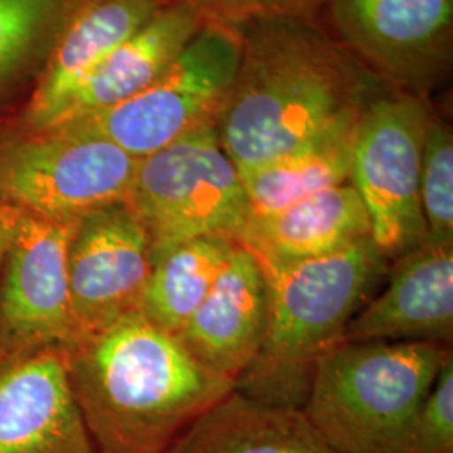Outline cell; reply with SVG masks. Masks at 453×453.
Wrapping results in <instances>:
<instances>
[{
    "label": "cell",
    "instance_id": "cell-1",
    "mask_svg": "<svg viewBox=\"0 0 453 453\" xmlns=\"http://www.w3.org/2000/svg\"><path fill=\"white\" fill-rule=\"evenodd\" d=\"M237 29L241 65L215 128L241 175L291 153L376 97L370 73L314 19H262Z\"/></svg>",
    "mask_w": 453,
    "mask_h": 453
},
{
    "label": "cell",
    "instance_id": "cell-2",
    "mask_svg": "<svg viewBox=\"0 0 453 453\" xmlns=\"http://www.w3.org/2000/svg\"><path fill=\"white\" fill-rule=\"evenodd\" d=\"M95 453H165L235 389L140 314L65 353Z\"/></svg>",
    "mask_w": 453,
    "mask_h": 453
},
{
    "label": "cell",
    "instance_id": "cell-3",
    "mask_svg": "<svg viewBox=\"0 0 453 453\" xmlns=\"http://www.w3.org/2000/svg\"><path fill=\"white\" fill-rule=\"evenodd\" d=\"M388 267L372 237L319 259L262 267L271 294L269 323L235 391L265 405L303 408L316 361L342 341Z\"/></svg>",
    "mask_w": 453,
    "mask_h": 453
},
{
    "label": "cell",
    "instance_id": "cell-4",
    "mask_svg": "<svg viewBox=\"0 0 453 453\" xmlns=\"http://www.w3.org/2000/svg\"><path fill=\"white\" fill-rule=\"evenodd\" d=\"M452 348L341 341L316 361L303 413L341 453H415L421 405Z\"/></svg>",
    "mask_w": 453,
    "mask_h": 453
},
{
    "label": "cell",
    "instance_id": "cell-5",
    "mask_svg": "<svg viewBox=\"0 0 453 453\" xmlns=\"http://www.w3.org/2000/svg\"><path fill=\"white\" fill-rule=\"evenodd\" d=\"M242 58L241 31L209 24L143 91L61 128L103 138L142 160L205 125L217 123Z\"/></svg>",
    "mask_w": 453,
    "mask_h": 453
},
{
    "label": "cell",
    "instance_id": "cell-6",
    "mask_svg": "<svg viewBox=\"0 0 453 453\" xmlns=\"http://www.w3.org/2000/svg\"><path fill=\"white\" fill-rule=\"evenodd\" d=\"M127 203L143 222L153 249L196 237L237 242L252 213L215 123L138 160Z\"/></svg>",
    "mask_w": 453,
    "mask_h": 453
},
{
    "label": "cell",
    "instance_id": "cell-7",
    "mask_svg": "<svg viewBox=\"0 0 453 453\" xmlns=\"http://www.w3.org/2000/svg\"><path fill=\"white\" fill-rule=\"evenodd\" d=\"M133 157L71 128L27 131L0 140V207L52 220L127 202Z\"/></svg>",
    "mask_w": 453,
    "mask_h": 453
},
{
    "label": "cell",
    "instance_id": "cell-8",
    "mask_svg": "<svg viewBox=\"0 0 453 453\" xmlns=\"http://www.w3.org/2000/svg\"><path fill=\"white\" fill-rule=\"evenodd\" d=\"M430 113L425 97L395 93L374 97L357 125L349 183L370 215L372 242L389 262L426 241L420 172Z\"/></svg>",
    "mask_w": 453,
    "mask_h": 453
},
{
    "label": "cell",
    "instance_id": "cell-9",
    "mask_svg": "<svg viewBox=\"0 0 453 453\" xmlns=\"http://www.w3.org/2000/svg\"><path fill=\"white\" fill-rule=\"evenodd\" d=\"M78 220V219H76ZM76 220L17 211L0 267V363L78 344L67 279Z\"/></svg>",
    "mask_w": 453,
    "mask_h": 453
},
{
    "label": "cell",
    "instance_id": "cell-10",
    "mask_svg": "<svg viewBox=\"0 0 453 453\" xmlns=\"http://www.w3.org/2000/svg\"><path fill=\"white\" fill-rule=\"evenodd\" d=\"M341 46L372 78L425 97L452 65L453 0H329Z\"/></svg>",
    "mask_w": 453,
    "mask_h": 453
},
{
    "label": "cell",
    "instance_id": "cell-11",
    "mask_svg": "<svg viewBox=\"0 0 453 453\" xmlns=\"http://www.w3.org/2000/svg\"><path fill=\"white\" fill-rule=\"evenodd\" d=\"M153 245L127 202L80 217L67 243V279L78 344L140 314Z\"/></svg>",
    "mask_w": 453,
    "mask_h": 453
},
{
    "label": "cell",
    "instance_id": "cell-12",
    "mask_svg": "<svg viewBox=\"0 0 453 453\" xmlns=\"http://www.w3.org/2000/svg\"><path fill=\"white\" fill-rule=\"evenodd\" d=\"M383 291L363 304L342 341L452 344L453 242L425 241L388 267Z\"/></svg>",
    "mask_w": 453,
    "mask_h": 453
},
{
    "label": "cell",
    "instance_id": "cell-13",
    "mask_svg": "<svg viewBox=\"0 0 453 453\" xmlns=\"http://www.w3.org/2000/svg\"><path fill=\"white\" fill-rule=\"evenodd\" d=\"M0 453H95L65 353L0 363Z\"/></svg>",
    "mask_w": 453,
    "mask_h": 453
},
{
    "label": "cell",
    "instance_id": "cell-14",
    "mask_svg": "<svg viewBox=\"0 0 453 453\" xmlns=\"http://www.w3.org/2000/svg\"><path fill=\"white\" fill-rule=\"evenodd\" d=\"M269 304L267 275L256 256L237 243L209 296L175 338L202 366L235 383L259 351Z\"/></svg>",
    "mask_w": 453,
    "mask_h": 453
},
{
    "label": "cell",
    "instance_id": "cell-15",
    "mask_svg": "<svg viewBox=\"0 0 453 453\" xmlns=\"http://www.w3.org/2000/svg\"><path fill=\"white\" fill-rule=\"evenodd\" d=\"M165 4L166 0H86L49 52L42 80L26 113L27 131L52 130L81 82Z\"/></svg>",
    "mask_w": 453,
    "mask_h": 453
},
{
    "label": "cell",
    "instance_id": "cell-16",
    "mask_svg": "<svg viewBox=\"0 0 453 453\" xmlns=\"http://www.w3.org/2000/svg\"><path fill=\"white\" fill-rule=\"evenodd\" d=\"M372 237L368 211L348 181L292 203L249 217L237 243L264 269L319 259Z\"/></svg>",
    "mask_w": 453,
    "mask_h": 453
},
{
    "label": "cell",
    "instance_id": "cell-17",
    "mask_svg": "<svg viewBox=\"0 0 453 453\" xmlns=\"http://www.w3.org/2000/svg\"><path fill=\"white\" fill-rule=\"evenodd\" d=\"M203 24L190 5L180 0L166 2L81 82L52 130L110 110L143 91L173 63Z\"/></svg>",
    "mask_w": 453,
    "mask_h": 453
},
{
    "label": "cell",
    "instance_id": "cell-18",
    "mask_svg": "<svg viewBox=\"0 0 453 453\" xmlns=\"http://www.w3.org/2000/svg\"><path fill=\"white\" fill-rule=\"evenodd\" d=\"M165 453H341L301 408L265 405L232 391Z\"/></svg>",
    "mask_w": 453,
    "mask_h": 453
},
{
    "label": "cell",
    "instance_id": "cell-19",
    "mask_svg": "<svg viewBox=\"0 0 453 453\" xmlns=\"http://www.w3.org/2000/svg\"><path fill=\"white\" fill-rule=\"evenodd\" d=\"M365 110L342 114L291 153L242 173L252 215L282 211L309 195L348 183L357 125Z\"/></svg>",
    "mask_w": 453,
    "mask_h": 453
},
{
    "label": "cell",
    "instance_id": "cell-20",
    "mask_svg": "<svg viewBox=\"0 0 453 453\" xmlns=\"http://www.w3.org/2000/svg\"><path fill=\"white\" fill-rule=\"evenodd\" d=\"M235 245L226 237H196L153 249L140 316L177 336L209 296Z\"/></svg>",
    "mask_w": 453,
    "mask_h": 453
},
{
    "label": "cell",
    "instance_id": "cell-21",
    "mask_svg": "<svg viewBox=\"0 0 453 453\" xmlns=\"http://www.w3.org/2000/svg\"><path fill=\"white\" fill-rule=\"evenodd\" d=\"M84 2L0 0V88L20 74L39 52H50Z\"/></svg>",
    "mask_w": 453,
    "mask_h": 453
},
{
    "label": "cell",
    "instance_id": "cell-22",
    "mask_svg": "<svg viewBox=\"0 0 453 453\" xmlns=\"http://www.w3.org/2000/svg\"><path fill=\"white\" fill-rule=\"evenodd\" d=\"M420 203L426 241L453 242L452 128L434 110L423 136Z\"/></svg>",
    "mask_w": 453,
    "mask_h": 453
},
{
    "label": "cell",
    "instance_id": "cell-23",
    "mask_svg": "<svg viewBox=\"0 0 453 453\" xmlns=\"http://www.w3.org/2000/svg\"><path fill=\"white\" fill-rule=\"evenodd\" d=\"M203 22L241 27L262 19H314L329 0H180Z\"/></svg>",
    "mask_w": 453,
    "mask_h": 453
},
{
    "label": "cell",
    "instance_id": "cell-24",
    "mask_svg": "<svg viewBox=\"0 0 453 453\" xmlns=\"http://www.w3.org/2000/svg\"><path fill=\"white\" fill-rule=\"evenodd\" d=\"M415 453H453V357L426 395L415 426Z\"/></svg>",
    "mask_w": 453,
    "mask_h": 453
},
{
    "label": "cell",
    "instance_id": "cell-25",
    "mask_svg": "<svg viewBox=\"0 0 453 453\" xmlns=\"http://www.w3.org/2000/svg\"><path fill=\"white\" fill-rule=\"evenodd\" d=\"M16 219L17 211L0 207V267H2V260H4V256H5L7 245L11 242V237L14 234Z\"/></svg>",
    "mask_w": 453,
    "mask_h": 453
}]
</instances>
